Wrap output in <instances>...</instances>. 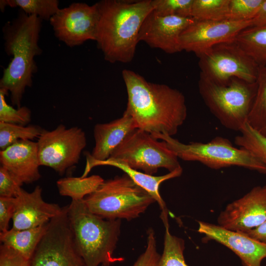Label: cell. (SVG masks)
<instances>
[{
	"label": "cell",
	"instance_id": "6da1fadb",
	"mask_svg": "<svg viewBox=\"0 0 266 266\" xmlns=\"http://www.w3.org/2000/svg\"><path fill=\"white\" fill-rule=\"evenodd\" d=\"M122 74L128 95L125 110L137 129L151 135L177 133L187 116L184 95L166 84L149 82L130 69H124Z\"/></svg>",
	"mask_w": 266,
	"mask_h": 266
},
{
	"label": "cell",
	"instance_id": "7a4b0ae2",
	"mask_svg": "<svg viewBox=\"0 0 266 266\" xmlns=\"http://www.w3.org/2000/svg\"><path fill=\"white\" fill-rule=\"evenodd\" d=\"M96 41L110 63H128L134 56L141 25L153 10L152 0H102Z\"/></svg>",
	"mask_w": 266,
	"mask_h": 266
},
{
	"label": "cell",
	"instance_id": "3957f363",
	"mask_svg": "<svg viewBox=\"0 0 266 266\" xmlns=\"http://www.w3.org/2000/svg\"><path fill=\"white\" fill-rule=\"evenodd\" d=\"M42 21L21 10L2 28L4 50L12 58L3 70L0 89L10 92L12 104L17 108L21 107L25 89L32 86L33 74L37 70L34 58L42 54L39 46Z\"/></svg>",
	"mask_w": 266,
	"mask_h": 266
},
{
	"label": "cell",
	"instance_id": "277c9868",
	"mask_svg": "<svg viewBox=\"0 0 266 266\" xmlns=\"http://www.w3.org/2000/svg\"><path fill=\"white\" fill-rule=\"evenodd\" d=\"M67 217L78 250L86 266H110L124 260L113 256L121 221L100 217L89 210L83 200L67 205Z\"/></svg>",
	"mask_w": 266,
	"mask_h": 266
},
{
	"label": "cell",
	"instance_id": "5b68a950",
	"mask_svg": "<svg viewBox=\"0 0 266 266\" xmlns=\"http://www.w3.org/2000/svg\"><path fill=\"white\" fill-rule=\"evenodd\" d=\"M198 87L205 104L221 124L240 131L247 122L256 94V82L232 78L221 84L200 74Z\"/></svg>",
	"mask_w": 266,
	"mask_h": 266
},
{
	"label": "cell",
	"instance_id": "8992f818",
	"mask_svg": "<svg viewBox=\"0 0 266 266\" xmlns=\"http://www.w3.org/2000/svg\"><path fill=\"white\" fill-rule=\"evenodd\" d=\"M83 201L93 213L106 219H135L155 202L127 174L104 180Z\"/></svg>",
	"mask_w": 266,
	"mask_h": 266
},
{
	"label": "cell",
	"instance_id": "52a82bcc",
	"mask_svg": "<svg viewBox=\"0 0 266 266\" xmlns=\"http://www.w3.org/2000/svg\"><path fill=\"white\" fill-rule=\"evenodd\" d=\"M152 135L165 141L167 148L183 161L198 162L215 169L236 166L266 173V166L258 159L223 137L216 136L207 143H184L167 135Z\"/></svg>",
	"mask_w": 266,
	"mask_h": 266
},
{
	"label": "cell",
	"instance_id": "ba28073f",
	"mask_svg": "<svg viewBox=\"0 0 266 266\" xmlns=\"http://www.w3.org/2000/svg\"><path fill=\"white\" fill-rule=\"evenodd\" d=\"M108 159L152 175L160 168H166L169 172L182 168L178 157L167 148L165 141H159L139 129L129 134Z\"/></svg>",
	"mask_w": 266,
	"mask_h": 266
},
{
	"label": "cell",
	"instance_id": "9c48e42d",
	"mask_svg": "<svg viewBox=\"0 0 266 266\" xmlns=\"http://www.w3.org/2000/svg\"><path fill=\"white\" fill-rule=\"evenodd\" d=\"M200 74L218 83L237 78L257 82L259 66L234 41L213 46L198 56Z\"/></svg>",
	"mask_w": 266,
	"mask_h": 266
},
{
	"label": "cell",
	"instance_id": "30bf717a",
	"mask_svg": "<svg viewBox=\"0 0 266 266\" xmlns=\"http://www.w3.org/2000/svg\"><path fill=\"white\" fill-rule=\"evenodd\" d=\"M29 266H86L74 241L67 206L48 223L45 234L29 260Z\"/></svg>",
	"mask_w": 266,
	"mask_h": 266
},
{
	"label": "cell",
	"instance_id": "8fae6325",
	"mask_svg": "<svg viewBox=\"0 0 266 266\" xmlns=\"http://www.w3.org/2000/svg\"><path fill=\"white\" fill-rule=\"evenodd\" d=\"M36 143L40 166L49 167L62 175L78 164L87 139L81 128H67L60 124L52 131L44 130Z\"/></svg>",
	"mask_w": 266,
	"mask_h": 266
},
{
	"label": "cell",
	"instance_id": "7c38bea8",
	"mask_svg": "<svg viewBox=\"0 0 266 266\" xmlns=\"http://www.w3.org/2000/svg\"><path fill=\"white\" fill-rule=\"evenodd\" d=\"M99 17L97 3L89 5L77 2L60 8L49 22L55 36L66 46L73 47L89 40H96Z\"/></svg>",
	"mask_w": 266,
	"mask_h": 266
},
{
	"label": "cell",
	"instance_id": "4fadbf2b",
	"mask_svg": "<svg viewBox=\"0 0 266 266\" xmlns=\"http://www.w3.org/2000/svg\"><path fill=\"white\" fill-rule=\"evenodd\" d=\"M251 26V20H195L181 33V47L198 56L215 45L234 41L241 32Z\"/></svg>",
	"mask_w": 266,
	"mask_h": 266
},
{
	"label": "cell",
	"instance_id": "5bb4252c",
	"mask_svg": "<svg viewBox=\"0 0 266 266\" xmlns=\"http://www.w3.org/2000/svg\"><path fill=\"white\" fill-rule=\"evenodd\" d=\"M266 221V187L256 186L229 203L217 218L218 225L227 230L246 233Z\"/></svg>",
	"mask_w": 266,
	"mask_h": 266
},
{
	"label": "cell",
	"instance_id": "9a60e30c",
	"mask_svg": "<svg viewBox=\"0 0 266 266\" xmlns=\"http://www.w3.org/2000/svg\"><path fill=\"white\" fill-rule=\"evenodd\" d=\"M195 20L192 17L161 16L152 10L141 25L138 40L167 54L181 52V34Z\"/></svg>",
	"mask_w": 266,
	"mask_h": 266
},
{
	"label": "cell",
	"instance_id": "2e32d148",
	"mask_svg": "<svg viewBox=\"0 0 266 266\" xmlns=\"http://www.w3.org/2000/svg\"><path fill=\"white\" fill-rule=\"evenodd\" d=\"M198 232L207 240H212L226 246L240 259L243 266H261L266 258V244L247 234L203 221H198Z\"/></svg>",
	"mask_w": 266,
	"mask_h": 266
},
{
	"label": "cell",
	"instance_id": "e0dca14e",
	"mask_svg": "<svg viewBox=\"0 0 266 266\" xmlns=\"http://www.w3.org/2000/svg\"><path fill=\"white\" fill-rule=\"evenodd\" d=\"M136 124L125 110L123 116L107 123L97 124L94 128L95 146L86 155V165L81 176L86 177L94 164L108 159L114 150L134 131Z\"/></svg>",
	"mask_w": 266,
	"mask_h": 266
},
{
	"label": "cell",
	"instance_id": "ac0fdd59",
	"mask_svg": "<svg viewBox=\"0 0 266 266\" xmlns=\"http://www.w3.org/2000/svg\"><path fill=\"white\" fill-rule=\"evenodd\" d=\"M42 192L39 186H36L31 192L21 189L14 198L12 229L22 230L37 227L47 224L61 212L63 207L45 201Z\"/></svg>",
	"mask_w": 266,
	"mask_h": 266
},
{
	"label": "cell",
	"instance_id": "d6986e66",
	"mask_svg": "<svg viewBox=\"0 0 266 266\" xmlns=\"http://www.w3.org/2000/svg\"><path fill=\"white\" fill-rule=\"evenodd\" d=\"M1 166L23 184L41 177L36 142L19 140L0 152Z\"/></svg>",
	"mask_w": 266,
	"mask_h": 266
},
{
	"label": "cell",
	"instance_id": "ffe728a7",
	"mask_svg": "<svg viewBox=\"0 0 266 266\" xmlns=\"http://www.w3.org/2000/svg\"><path fill=\"white\" fill-rule=\"evenodd\" d=\"M98 166H110L123 171L136 184L145 190L158 202L162 210L161 218L162 221L168 220V211L160 195L159 188L163 182L180 176L183 171L182 168L169 172L165 175L153 176L132 168L122 162L109 159L96 163L93 167Z\"/></svg>",
	"mask_w": 266,
	"mask_h": 266
},
{
	"label": "cell",
	"instance_id": "44dd1931",
	"mask_svg": "<svg viewBox=\"0 0 266 266\" xmlns=\"http://www.w3.org/2000/svg\"><path fill=\"white\" fill-rule=\"evenodd\" d=\"M48 224L22 230L11 228L0 232L1 244L14 249L29 260L45 234Z\"/></svg>",
	"mask_w": 266,
	"mask_h": 266
},
{
	"label": "cell",
	"instance_id": "7402d4cb",
	"mask_svg": "<svg viewBox=\"0 0 266 266\" xmlns=\"http://www.w3.org/2000/svg\"><path fill=\"white\" fill-rule=\"evenodd\" d=\"M234 41L259 66H266V26L247 28Z\"/></svg>",
	"mask_w": 266,
	"mask_h": 266
},
{
	"label": "cell",
	"instance_id": "603a6c76",
	"mask_svg": "<svg viewBox=\"0 0 266 266\" xmlns=\"http://www.w3.org/2000/svg\"><path fill=\"white\" fill-rule=\"evenodd\" d=\"M104 181L100 175L89 177H67L59 179L57 186L59 194L69 197L72 200H81L94 192Z\"/></svg>",
	"mask_w": 266,
	"mask_h": 266
},
{
	"label": "cell",
	"instance_id": "cb8c5ba5",
	"mask_svg": "<svg viewBox=\"0 0 266 266\" xmlns=\"http://www.w3.org/2000/svg\"><path fill=\"white\" fill-rule=\"evenodd\" d=\"M257 90L247 123L266 136V66H259Z\"/></svg>",
	"mask_w": 266,
	"mask_h": 266
},
{
	"label": "cell",
	"instance_id": "d4e9b609",
	"mask_svg": "<svg viewBox=\"0 0 266 266\" xmlns=\"http://www.w3.org/2000/svg\"><path fill=\"white\" fill-rule=\"evenodd\" d=\"M6 6L18 7L28 15L49 21L60 9L58 0H0L1 11H4Z\"/></svg>",
	"mask_w": 266,
	"mask_h": 266
},
{
	"label": "cell",
	"instance_id": "484cf974",
	"mask_svg": "<svg viewBox=\"0 0 266 266\" xmlns=\"http://www.w3.org/2000/svg\"><path fill=\"white\" fill-rule=\"evenodd\" d=\"M239 132L240 135L235 137L234 143L248 151L266 166V136L247 122Z\"/></svg>",
	"mask_w": 266,
	"mask_h": 266
},
{
	"label": "cell",
	"instance_id": "4316f807",
	"mask_svg": "<svg viewBox=\"0 0 266 266\" xmlns=\"http://www.w3.org/2000/svg\"><path fill=\"white\" fill-rule=\"evenodd\" d=\"M44 130L38 125L26 126L0 122V151L21 140L38 138Z\"/></svg>",
	"mask_w": 266,
	"mask_h": 266
},
{
	"label": "cell",
	"instance_id": "83f0119b",
	"mask_svg": "<svg viewBox=\"0 0 266 266\" xmlns=\"http://www.w3.org/2000/svg\"><path fill=\"white\" fill-rule=\"evenodd\" d=\"M164 225L165 227L164 249L158 266H189L184 256V240L171 234L168 222Z\"/></svg>",
	"mask_w": 266,
	"mask_h": 266
},
{
	"label": "cell",
	"instance_id": "f1b7e54d",
	"mask_svg": "<svg viewBox=\"0 0 266 266\" xmlns=\"http://www.w3.org/2000/svg\"><path fill=\"white\" fill-rule=\"evenodd\" d=\"M230 0H193L191 17L195 20L227 19Z\"/></svg>",
	"mask_w": 266,
	"mask_h": 266
},
{
	"label": "cell",
	"instance_id": "f546056e",
	"mask_svg": "<svg viewBox=\"0 0 266 266\" xmlns=\"http://www.w3.org/2000/svg\"><path fill=\"white\" fill-rule=\"evenodd\" d=\"M8 92L0 89V122L26 126L31 120V111L26 106H21L15 109L9 105L5 96Z\"/></svg>",
	"mask_w": 266,
	"mask_h": 266
},
{
	"label": "cell",
	"instance_id": "4dcf8cb0",
	"mask_svg": "<svg viewBox=\"0 0 266 266\" xmlns=\"http://www.w3.org/2000/svg\"><path fill=\"white\" fill-rule=\"evenodd\" d=\"M193 0H152L153 11L161 16L192 17Z\"/></svg>",
	"mask_w": 266,
	"mask_h": 266
},
{
	"label": "cell",
	"instance_id": "1f68e13d",
	"mask_svg": "<svg viewBox=\"0 0 266 266\" xmlns=\"http://www.w3.org/2000/svg\"><path fill=\"white\" fill-rule=\"evenodd\" d=\"M264 0H230L227 19L249 21L258 12Z\"/></svg>",
	"mask_w": 266,
	"mask_h": 266
},
{
	"label": "cell",
	"instance_id": "d6a6232c",
	"mask_svg": "<svg viewBox=\"0 0 266 266\" xmlns=\"http://www.w3.org/2000/svg\"><path fill=\"white\" fill-rule=\"evenodd\" d=\"M147 234L146 249L133 266H158L161 255L157 251L154 231L151 228L149 229Z\"/></svg>",
	"mask_w": 266,
	"mask_h": 266
},
{
	"label": "cell",
	"instance_id": "836d02e7",
	"mask_svg": "<svg viewBox=\"0 0 266 266\" xmlns=\"http://www.w3.org/2000/svg\"><path fill=\"white\" fill-rule=\"evenodd\" d=\"M23 185L6 169L0 166V197L15 198L21 191Z\"/></svg>",
	"mask_w": 266,
	"mask_h": 266
},
{
	"label": "cell",
	"instance_id": "e575fe53",
	"mask_svg": "<svg viewBox=\"0 0 266 266\" xmlns=\"http://www.w3.org/2000/svg\"><path fill=\"white\" fill-rule=\"evenodd\" d=\"M29 260L14 249L4 245L0 246V266H27Z\"/></svg>",
	"mask_w": 266,
	"mask_h": 266
},
{
	"label": "cell",
	"instance_id": "d590c367",
	"mask_svg": "<svg viewBox=\"0 0 266 266\" xmlns=\"http://www.w3.org/2000/svg\"><path fill=\"white\" fill-rule=\"evenodd\" d=\"M14 198L0 197V232L9 230V223L14 212Z\"/></svg>",
	"mask_w": 266,
	"mask_h": 266
},
{
	"label": "cell",
	"instance_id": "8d00e7d4",
	"mask_svg": "<svg viewBox=\"0 0 266 266\" xmlns=\"http://www.w3.org/2000/svg\"><path fill=\"white\" fill-rule=\"evenodd\" d=\"M244 233L266 244V221L257 228Z\"/></svg>",
	"mask_w": 266,
	"mask_h": 266
},
{
	"label": "cell",
	"instance_id": "74e56055",
	"mask_svg": "<svg viewBox=\"0 0 266 266\" xmlns=\"http://www.w3.org/2000/svg\"><path fill=\"white\" fill-rule=\"evenodd\" d=\"M263 26H266V0H264L258 12L251 20V27Z\"/></svg>",
	"mask_w": 266,
	"mask_h": 266
},
{
	"label": "cell",
	"instance_id": "f35d334b",
	"mask_svg": "<svg viewBox=\"0 0 266 266\" xmlns=\"http://www.w3.org/2000/svg\"><path fill=\"white\" fill-rule=\"evenodd\" d=\"M27 266H29V262H28V263Z\"/></svg>",
	"mask_w": 266,
	"mask_h": 266
},
{
	"label": "cell",
	"instance_id": "ab89813d",
	"mask_svg": "<svg viewBox=\"0 0 266 266\" xmlns=\"http://www.w3.org/2000/svg\"><path fill=\"white\" fill-rule=\"evenodd\" d=\"M265 186L266 187V184H265Z\"/></svg>",
	"mask_w": 266,
	"mask_h": 266
},
{
	"label": "cell",
	"instance_id": "60d3db41",
	"mask_svg": "<svg viewBox=\"0 0 266 266\" xmlns=\"http://www.w3.org/2000/svg\"></svg>",
	"mask_w": 266,
	"mask_h": 266
},
{
	"label": "cell",
	"instance_id": "b9f144b4",
	"mask_svg": "<svg viewBox=\"0 0 266 266\" xmlns=\"http://www.w3.org/2000/svg\"></svg>",
	"mask_w": 266,
	"mask_h": 266
}]
</instances>
